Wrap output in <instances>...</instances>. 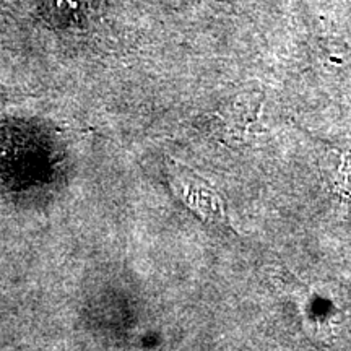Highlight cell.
Instances as JSON below:
<instances>
[{
    "label": "cell",
    "instance_id": "obj_1",
    "mask_svg": "<svg viewBox=\"0 0 351 351\" xmlns=\"http://www.w3.org/2000/svg\"><path fill=\"white\" fill-rule=\"evenodd\" d=\"M169 179L176 195L202 221L213 226H230L228 225L230 221H228L225 200L217 189L212 187V184L199 178L194 171L184 169L181 166L171 171Z\"/></svg>",
    "mask_w": 351,
    "mask_h": 351
}]
</instances>
